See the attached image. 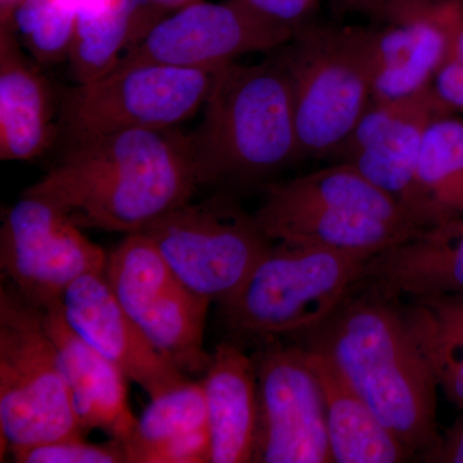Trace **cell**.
Masks as SVG:
<instances>
[{"label":"cell","mask_w":463,"mask_h":463,"mask_svg":"<svg viewBox=\"0 0 463 463\" xmlns=\"http://www.w3.org/2000/svg\"><path fill=\"white\" fill-rule=\"evenodd\" d=\"M199 184L194 138L169 128L76 143L24 194L47 201L81 230L132 234L190 203Z\"/></svg>","instance_id":"1"},{"label":"cell","mask_w":463,"mask_h":463,"mask_svg":"<svg viewBox=\"0 0 463 463\" xmlns=\"http://www.w3.org/2000/svg\"><path fill=\"white\" fill-rule=\"evenodd\" d=\"M358 288L322 325L298 334L301 345L330 358L380 421L425 461L440 439L437 381L401 300Z\"/></svg>","instance_id":"2"},{"label":"cell","mask_w":463,"mask_h":463,"mask_svg":"<svg viewBox=\"0 0 463 463\" xmlns=\"http://www.w3.org/2000/svg\"><path fill=\"white\" fill-rule=\"evenodd\" d=\"M194 137L200 183L250 181L301 157L291 88L279 61L215 70Z\"/></svg>","instance_id":"3"},{"label":"cell","mask_w":463,"mask_h":463,"mask_svg":"<svg viewBox=\"0 0 463 463\" xmlns=\"http://www.w3.org/2000/svg\"><path fill=\"white\" fill-rule=\"evenodd\" d=\"M254 216L272 242L370 257L423 231L397 201L341 163L270 185Z\"/></svg>","instance_id":"4"},{"label":"cell","mask_w":463,"mask_h":463,"mask_svg":"<svg viewBox=\"0 0 463 463\" xmlns=\"http://www.w3.org/2000/svg\"><path fill=\"white\" fill-rule=\"evenodd\" d=\"M279 51L301 157L331 156L373 102V30L312 21Z\"/></svg>","instance_id":"5"},{"label":"cell","mask_w":463,"mask_h":463,"mask_svg":"<svg viewBox=\"0 0 463 463\" xmlns=\"http://www.w3.org/2000/svg\"><path fill=\"white\" fill-rule=\"evenodd\" d=\"M373 258L321 246L273 242L242 288L221 304L225 322L243 336L313 330L364 283Z\"/></svg>","instance_id":"6"},{"label":"cell","mask_w":463,"mask_h":463,"mask_svg":"<svg viewBox=\"0 0 463 463\" xmlns=\"http://www.w3.org/2000/svg\"><path fill=\"white\" fill-rule=\"evenodd\" d=\"M41 307L0 289V432L9 450L83 437Z\"/></svg>","instance_id":"7"},{"label":"cell","mask_w":463,"mask_h":463,"mask_svg":"<svg viewBox=\"0 0 463 463\" xmlns=\"http://www.w3.org/2000/svg\"><path fill=\"white\" fill-rule=\"evenodd\" d=\"M115 298L152 346L183 373H205L207 310L212 301L178 279L147 234H127L105 272Z\"/></svg>","instance_id":"8"},{"label":"cell","mask_w":463,"mask_h":463,"mask_svg":"<svg viewBox=\"0 0 463 463\" xmlns=\"http://www.w3.org/2000/svg\"><path fill=\"white\" fill-rule=\"evenodd\" d=\"M143 233L188 288L219 304L242 288L273 243L254 214L225 197L175 207Z\"/></svg>","instance_id":"9"},{"label":"cell","mask_w":463,"mask_h":463,"mask_svg":"<svg viewBox=\"0 0 463 463\" xmlns=\"http://www.w3.org/2000/svg\"><path fill=\"white\" fill-rule=\"evenodd\" d=\"M214 74L157 63L118 65L70 94L67 132L80 143L125 130L169 129L205 105Z\"/></svg>","instance_id":"10"},{"label":"cell","mask_w":463,"mask_h":463,"mask_svg":"<svg viewBox=\"0 0 463 463\" xmlns=\"http://www.w3.org/2000/svg\"><path fill=\"white\" fill-rule=\"evenodd\" d=\"M294 33L295 27L265 14L250 0H201L158 21L118 65L157 63L216 70L243 54L279 51Z\"/></svg>","instance_id":"11"},{"label":"cell","mask_w":463,"mask_h":463,"mask_svg":"<svg viewBox=\"0 0 463 463\" xmlns=\"http://www.w3.org/2000/svg\"><path fill=\"white\" fill-rule=\"evenodd\" d=\"M108 254L62 212L26 196L8 210L0 231V267L33 306L47 307L80 277L105 272Z\"/></svg>","instance_id":"12"},{"label":"cell","mask_w":463,"mask_h":463,"mask_svg":"<svg viewBox=\"0 0 463 463\" xmlns=\"http://www.w3.org/2000/svg\"><path fill=\"white\" fill-rule=\"evenodd\" d=\"M254 359L259 398L254 462H334L325 397L306 347L269 346Z\"/></svg>","instance_id":"13"},{"label":"cell","mask_w":463,"mask_h":463,"mask_svg":"<svg viewBox=\"0 0 463 463\" xmlns=\"http://www.w3.org/2000/svg\"><path fill=\"white\" fill-rule=\"evenodd\" d=\"M441 115L449 114L430 87L405 99L371 102L331 157L354 167L421 225L417 218V166L426 130Z\"/></svg>","instance_id":"14"},{"label":"cell","mask_w":463,"mask_h":463,"mask_svg":"<svg viewBox=\"0 0 463 463\" xmlns=\"http://www.w3.org/2000/svg\"><path fill=\"white\" fill-rule=\"evenodd\" d=\"M463 0H389L373 30V102L430 87L446 61Z\"/></svg>","instance_id":"15"},{"label":"cell","mask_w":463,"mask_h":463,"mask_svg":"<svg viewBox=\"0 0 463 463\" xmlns=\"http://www.w3.org/2000/svg\"><path fill=\"white\" fill-rule=\"evenodd\" d=\"M61 304L70 327L141 386L149 398L188 380L146 339L115 298L105 274H85L76 279Z\"/></svg>","instance_id":"16"},{"label":"cell","mask_w":463,"mask_h":463,"mask_svg":"<svg viewBox=\"0 0 463 463\" xmlns=\"http://www.w3.org/2000/svg\"><path fill=\"white\" fill-rule=\"evenodd\" d=\"M42 313L45 327L56 344L81 429L102 430L124 441L137 422L128 401V377L70 327L61 301L43 307Z\"/></svg>","instance_id":"17"},{"label":"cell","mask_w":463,"mask_h":463,"mask_svg":"<svg viewBox=\"0 0 463 463\" xmlns=\"http://www.w3.org/2000/svg\"><path fill=\"white\" fill-rule=\"evenodd\" d=\"M364 282L399 300L463 294V218L380 252L368 263Z\"/></svg>","instance_id":"18"},{"label":"cell","mask_w":463,"mask_h":463,"mask_svg":"<svg viewBox=\"0 0 463 463\" xmlns=\"http://www.w3.org/2000/svg\"><path fill=\"white\" fill-rule=\"evenodd\" d=\"M212 463L254 462L259 421L257 364L234 344L216 346L203 374Z\"/></svg>","instance_id":"19"},{"label":"cell","mask_w":463,"mask_h":463,"mask_svg":"<svg viewBox=\"0 0 463 463\" xmlns=\"http://www.w3.org/2000/svg\"><path fill=\"white\" fill-rule=\"evenodd\" d=\"M50 87L8 26L0 27V158L39 157L54 137Z\"/></svg>","instance_id":"20"},{"label":"cell","mask_w":463,"mask_h":463,"mask_svg":"<svg viewBox=\"0 0 463 463\" xmlns=\"http://www.w3.org/2000/svg\"><path fill=\"white\" fill-rule=\"evenodd\" d=\"M304 347L325 397L332 461L401 463L413 458L412 453L380 421L331 359L318 350Z\"/></svg>","instance_id":"21"},{"label":"cell","mask_w":463,"mask_h":463,"mask_svg":"<svg viewBox=\"0 0 463 463\" xmlns=\"http://www.w3.org/2000/svg\"><path fill=\"white\" fill-rule=\"evenodd\" d=\"M163 11L149 0H109L97 14L76 17L69 61L78 85L111 72L163 20Z\"/></svg>","instance_id":"22"},{"label":"cell","mask_w":463,"mask_h":463,"mask_svg":"<svg viewBox=\"0 0 463 463\" xmlns=\"http://www.w3.org/2000/svg\"><path fill=\"white\" fill-rule=\"evenodd\" d=\"M422 228L463 218V118L441 115L423 138L416 175Z\"/></svg>","instance_id":"23"},{"label":"cell","mask_w":463,"mask_h":463,"mask_svg":"<svg viewBox=\"0 0 463 463\" xmlns=\"http://www.w3.org/2000/svg\"><path fill=\"white\" fill-rule=\"evenodd\" d=\"M402 307L438 388L463 410V294L412 298Z\"/></svg>","instance_id":"24"},{"label":"cell","mask_w":463,"mask_h":463,"mask_svg":"<svg viewBox=\"0 0 463 463\" xmlns=\"http://www.w3.org/2000/svg\"><path fill=\"white\" fill-rule=\"evenodd\" d=\"M207 428L205 395L201 381L185 380L151 399L123 443L127 462L139 463L152 448Z\"/></svg>","instance_id":"25"},{"label":"cell","mask_w":463,"mask_h":463,"mask_svg":"<svg viewBox=\"0 0 463 463\" xmlns=\"http://www.w3.org/2000/svg\"><path fill=\"white\" fill-rule=\"evenodd\" d=\"M2 25L38 62L56 63L69 58L76 14L58 0H21Z\"/></svg>","instance_id":"26"},{"label":"cell","mask_w":463,"mask_h":463,"mask_svg":"<svg viewBox=\"0 0 463 463\" xmlns=\"http://www.w3.org/2000/svg\"><path fill=\"white\" fill-rule=\"evenodd\" d=\"M18 463H124L127 462L121 440L90 443L83 437L58 439L11 450Z\"/></svg>","instance_id":"27"},{"label":"cell","mask_w":463,"mask_h":463,"mask_svg":"<svg viewBox=\"0 0 463 463\" xmlns=\"http://www.w3.org/2000/svg\"><path fill=\"white\" fill-rule=\"evenodd\" d=\"M212 462V444L207 428L172 439L152 448L139 463H206Z\"/></svg>","instance_id":"28"},{"label":"cell","mask_w":463,"mask_h":463,"mask_svg":"<svg viewBox=\"0 0 463 463\" xmlns=\"http://www.w3.org/2000/svg\"><path fill=\"white\" fill-rule=\"evenodd\" d=\"M252 5L270 16L279 18L289 26L297 27L312 23L318 0H250Z\"/></svg>","instance_id":"29"},{"label":"cell","mask_w":463,"mask_h":463,"mask_svg":"<svg viewBox=\"0 0 463 463\" xmlns=\"http://www.w3.org/2000/svg\"><path fill=\"white\" fill-rule=\"evenodd\" d=\"M425 462L463 463V416L440 434L437 447Z\"/></svg>","instance_id":"30"},{"label":"cell","mask_w":463,"mask_h":463,"mask_svg":"<svg viewBox=\"0 0 463 463\" xmlns=\"http://www.w3.org/2000/svg\"><path fill=\"white\" fill-rule=\"evenodd\" d=\"M328 2L339 12L364 14L379 23L389 0H328Z\"/></svg>","instance_id":"31"},{"label":"cell","mask_w":463,"mask_h":463,"mask_svg":"<svg viewBox=\"0 0 463 463\" xmlns=\"http://www.w3.org/2000/svg\"><path fill=\"white\" fill-rule=\"evenodd\" d=\"M63 7L74 12L76 17L87 16L106 7L109 0H58Z\"/></svg>","instance_id":"32"},{"label":"cell","mask_w":463,"mask_h":463,"mask_svg":"<svg viewBox=\"0 0 463 463\" xmlns=\"http://www.w3.org/2000/svg\"><path fill=\"white\" fill-rule=\"evenodd\" d=\"M447 58L463 63V3L461 9H459L458 16H457Z\"/></svg>","instance_id":"33"},{"label":"cell","mask_w":463,"mask_h":463,"mask_svg":"<svg viewBox=\"0 0 463 463\" xmlns=\"http://www.w3.org/2000/svg\"><path fill=\"white\" fill-rule=\"evenodd\" d=\"M149 2L156 5L157 7L166 9H179L185 7V5H194V3L201 2V0H149Z\"/></svg>","instance_id":"34"},{"label":"cell","mask_w":463,"mask_h":463,"mask_svg":"<svg viewBox=\"0 0 463 463\" xmlns=\"http://www.w3.org/2000/svg\"><path fill=\"white\" fill-rule=\"evenodd\" d=\"M20 2L21 0H0V12H2L0 17H2V21L7 20L11 12Z\"/></svg>","instance_id":"35"}]
</instances>
